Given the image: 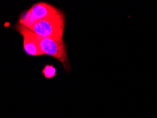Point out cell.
I'll use <instances>...</instances> for the list:
<instances>
[{"mask_svg": "<svg viewBox=\"0 0 157 118\" xmlns=\"http://www.w3.org/2000/svg\"><path fill=\"white\" fill-rule=\"evenodd\" d=\"M64 25L65 18L61 11L57 14L51 17L38 21L31 30L40 38L62 40Z\"/></svg>", "mask_w": 157, "mask_h": 118, "instance_id": "obj_1", "label": "cell"}, {"mask_svg": "<svg viewBox=\"0 0 157 118\" xmlns=\"http://www.w3.org/2000/svg\"><path fill=\"white\" fill-rule=\"evenodd\" d=\"M39 46L43 55H48L60 62L66 71L70 65L68 60L67 46L64 40H55L39 37Z\"/></svg>", "mask_w": 157, "mask_h": 118, "instance_id": "obj_2", "label": "cell"}, {"mask_svg": "<svg viewBox=\"0 0 157 118\" xmlns=\"http://www.w3.org/2000/svg\"><path fill=\"white\" fill-rule=\"evenodd\" d=\"M15 29L23 38V48L24 52L29 56L37 57L43 55L39 46V36L31 29L17 24Z\"/></svg>", "mask_w": 157, "mask_h": 118, "instance_id": "obj_3", "label": "cell"}, {"mask_svg": "<svg viewBox=\"0 0 157 118\" xmlns=\"http://www.w3.org/2000/svg\"><path fill=\"white\" fill-rule=\"evenodd\" d=\"M29 10L37 21L51 17L61 11L52 4L43 2L34 4Z\"/></svg>", "mask_w": 157, "mask_h": 118, "instance_id": "obj_4", "label": "cell"}, {"mask_svg": "<svg viewBox=\"0 0 157 118\" xmlns=\"http://www.w3.org/2000/svg\"><path fill=\"white\" fill-rule=\"evenodd\" d=\"M37 22L38 21L33 17V16L31 14L29 10L28 9L21 13L19 18H18V24L25 28H27V29H31Z\"/></svg>", "mask_w": 157, "mask_h": 118, "instance_id": "obj_5", "label": "cell"}, {"mask_svg": "<svg viewBox=\"0 0 157 118\" xmlns=\"http://www.w3.org/2000/svg\"><path fill=\"white\" fill-rule=\"evenodd\" d=\"M41 74L45 78L50 79L56 76L57 69L52 64H46L41 71Z\"/></svg>", "mask_w": 157, "mask_h": 118, "instance_id": "obj_6", "label": "cell"}]
</instances>
